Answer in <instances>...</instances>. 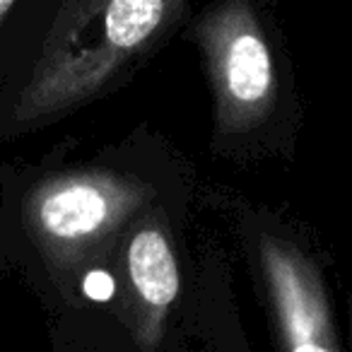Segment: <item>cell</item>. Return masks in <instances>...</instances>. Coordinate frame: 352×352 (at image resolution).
Masks as SVG:
<instances>
[{"instance_id": "cell-4", "label": "cell", "mask_w": 352, "mask_h": 352, "mask_svg": "<svg viewBox=\"0 0 352 352\" xmlns=\"http://www.w3.org/2000/svg\"><path fill=\"white\" fill-rule=\"evenodd\" d=\"M256 254L280 347L289 352L340 350L326 287L309 256L273 234L261 236Z\"/></svg>"}, {"instance_id": "cell-1", "label": "cell", "mask_w": 352, "mask_h": 352, "mask_svg": "<svg viewBox=\"0 0 352 352\" xmlns=\"http://www.w3.org/2000/svg\"><path fill=\"white\" fill-rule=\"evenodd\" d=\"M186 0H82L56 25L12 104L15 131L41 126L107 92L179 20Z\"/></svg>"}, {"instance_id": "cell-6", "label": "cell", "mask_w": 352, "mask_h": 352, "mask_svg": "<svg viewBox=\"0 0 352 352\" xmlns=\"http://www.w3.org/2000/svg\"><path fill=\"white\" fill-rule=\"evenodd\" d=\"M12 6H15V0H0V25L6 22L8 12L12 10Z\"/></svg>"}, {"instance_id": "cell-3", "label": "cell", "mask_w": 352, "mask_h": 352, "mask_svg": "<svg viewBox=\"0 0 352 352\" xmlns=\"http://www.w3.org/2000/svg\"><path fill=\"white\" fill-rule=\"evenodd\" d=\"M193 36L210 78L217 135L256 131L278 102V73L251 0L212 3L196 20Z\"/></svg>"}, {"instance_id": "cell-5", "label": "cell", "mask_w": 352, "mask_h": 352, "mask_svg": "<svg viewBox=\"0 0 352 352\" xmlns=\"http://www.w3.org/2000/svg\"><path fill=\"white\" fill-rule=\"evenodd\" d=\"M123 292L128 326L145 350H155L166 331V321L179 299V261L162 212L150 206L123 230Z\"/></svg>"}, {"instance_id": "cell-2", "label": "cell", "mask_w": 352, "mask_h": 352, "mask_svg": "<svg viewBox=\"0 0 352 352\" xmlns=\"http://www.w3.org/2000/svg\"><path fill=\"white\" fill-rule=\"evenodd\" d=\"M152 196L150 184L118 171H63L32 188L27 227L46 263L68 273L121 234Z\"/></svg>"}]
</instances>
